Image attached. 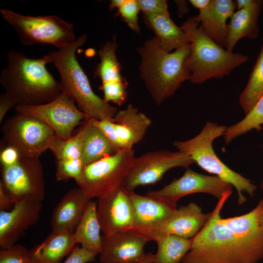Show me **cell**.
<instances>
[{
    "label": "cell",
    "mask_w": 263,
    "mask_h": 263,
    "mask_svg": "<svg viewBox=\"0 0 263 263\" xmlns=\"http://www.w3.org/2000/svg\"><path fill=\"white\" fill-rule=\"evenodd\" d=\"M94 123L103 132L117 150H128L117 135L112 119L101 120L94 119Z\"/></svg>",
    "instance_id": "obj_36"
},
{
    "label": "cell",
    "mask_w": 263,
    "mask_h": 263,
    "mask_svg": "<svg viewBox=\"0 0 263 263\" xmlns=\"http://www.w3.org/2000/svg\"><path fill=\"white\" fill-rule=\"evenodd\" d=\"M135 158L132 149L122 150L87 165L78 188L90 199L108 195L122 186Z\"/></svg>",
    "instance_id": "obj_8"
},
{
    "label": "cell",
    "mask_w": 263,
    "mask_h": 263,
    "mask_svg": "<svg viewBox=\"0 0 263 263\" xmlns=\"http://www.w3.org/2000/svg\"><path fill=\"white\" fill-rule=\"evenodd\" d=\"M127 0H112L109 4V9L113 10L115 8H119L124 4Z\"/></svg>",
    "instance_id": "obj_45"
},
{
    "label": "cell",
    "mask_w": 263,
    "mask_h": 263,
    "mask_svg": "<svg viewBox=\"0 0 263 263\" xmlns=\"http://www.w3.org/2000/svg\"><path fill=\"white\" fill-rule=\"evenodd\" d=\"M21 154L15 148L8 145L0 150V161L1 167L12 166L16 163L20 158Z\"/></svg>",
    "instance_id": "obj_39"
},
{
    "label": "cell",
    "mask_w": 263,
    "mask_h": 263,
    "mask_svg": "<svg viewBox=\"0 0 263 263\" xmlns=\"http://www.w3.org/2000/svg\"><path fill=\"white\" fill-rule=\"evenodd\" d=\"M256 0H237L235 1L237 10L246 8L253 4Z\"/></svg>",
    "instance_id": "obj_44"
},
{
    "label": "cell",
    "mask_w": 263,
    "mask_h": 263,
    "mask_svg": "<svg viewBox=\"0 0 263 263\" xmlns=\"http://www.w3.org/2000/svg\"><path fill=\"white\" fill-rule=\"evenodd\" d=\"M1 177L0 184L16 202H42L45 198V183L39 157L21 154L15 164L1 167Z\"/></svg>",
    "instance_id": "obj_10"
},
{
    "label": "cell",
    "mask_w": 263,
    "mask_h": 263,
    "mask_svg": "<svg viewBox=\"0 0 263 263\" xmlns=\"http://www.w3.org/2000/svg\"><path fill=\"white\" fill-rule=\"evenodd\" d=\"M8 63L0 76V83L9 99L17 106H37L49 102L62 92L46 68L50 63L47 55L31 58L23 52H8Z\"/></svg>",
    "instance_id": "obj_2"
},
{
    "label": "cell",
    "mask_w": 263,
    "mask_h": 263,
    "mask_svg": "<svg viewBox=\"0 0 263 263\" xmlns=\"http://www.w3.org/2000/svg\"><path fill=\"white\" fill-rule=\"evenodd\" d=\"M97 255L95 253L76 245L62 263H88L94 262Z\"/></svg>",
    "instance_id": "obj_38"
},
{
    "label": "cell",
    "mask_w": 263,
    "mask_h": 263,
    "mask_svg": "<svg viewBox=\"0 0 263 263\" xmlns=\"http://www.w3.org/2000/svg\"><path fill=\"white\" fill-rule=\"evenodd\" d=\"M232 192L218 200L181 263H258L263 259V241L241 236L219 222Z\"/></svg>",
    "instance_id": "obj_1"
},
{
    "label": "cell",
    "mask_w": 263,
    "mask_h": 263,
    "mask_svg": "<svg viewBox=\"0 0 263 263\" xmlns=\"http://www.w3.org/2000/svg\"><path fill=\"white\" fill-rule=\"evenodd\" d=\"M0 12L24 45L51 44L60 49L76 39L73 25L57 16L24 15L7 9Z\"/></svg>",
    "instance_id": "obj_7"
},
{
    "label": "cell",
    "mask_w": 263,
    "mask_h": 263,
    "mask_svg": "<svg viewBox=\"0 0 263 263\" xmlns=\"http://www.w3.org/2000/svg\"><path fill=\"white\" fill-rule=\"evenodd\" d=\"M75 99L65 92L53 100L37 106H17V113L34 116L41 120L55 132L56 136L68 139L75 128L88 117L77 108Z\"/></svg>",
    "instance_id": "obj_12"
},
{
    "label": "cell",
    "mask_w": 263,
    "mask_h": 263,
    "mask_svg": "<svg viewBox=\"0 0 263 263\" xmlns=\"http://www.w3.org/2000/svg\"><path fill=\"white\" fill-rule=\"evenodd\" d=\"M128 83L126 80L120 81L103 82L99 87L103 92V99L107 103L113 102L120 106L127 98Z\"/></svg>",
    "instance_id": "obj_33"
},
{
    "label": "cell",
    "mask_w": 263,
    "mask_h": 263,
    "mask_svg": "<svg viewBox=\"0 0 263 263\" xmlns=\"http://www.w3.org/2000/svg\"><path fill=\"white\" fill-rule=\"evenodd\" d=\"M97 203L91 200L85 207L81 219L74 232L77 244L99 254L101 246V227L97 215Z\"/></svg>",
    "instance_id": "obj_25"
},
{
    "label": "cell",
    "mask_w": 263,
    "mask_h": 263,
    "mask_svg": "<svg viewBox=\"0 0 263 263\" xmlns=\"http://www.w3.org/2000/svg\"><path fill=\"white\" fill-rule=\"evenodd\" d=\"M81 159L84 167L107 156L116 153L117 150L103 132L94 123V119H87Z\"/></svg>",
    "instance_id": "obj_26"
},
{
    "label": "cell",
    "mask_w": 263,
    "mask_h": 263,
    "mask_svg": "<svg viewBox=\"0 0 263 263\" xmlns=\"http://www.w3.org/2000/svg\"><path fill=\"white\" fill-rule=\"evenodd\" d=\"M116 132L127 149L142 141L151 124V119L132 104L118 111L112 119Z\"/></svg>",
    "instance_id": "obj_21"
},
{
    "label": "cell",
    "mask_w": 263,
    "mask_h": 263,
    "mask_svg": "<svg viewBox=\"0 0 263 263\" xmlns=\"http://www.w3.org/2000/svg\"><path fill=\"white\" fill-rule=\"evenodd\" d=\"M135 223L130 230L148 240L149 236L177 210V204L130 192Z\"/></svg>",
    "instance_id": "obj_16"
},
{
    "label": "cell",
    "mask_w": 263,
    "mask_h": 263,
    "mask_svg": "<svg viewBox=\"0 0 263 263\" xmlns=\"http://www.w3.org/2000/svg\"><path fill=\"white\" fill-rule=\"evenodd\" d=\"M259 219L260 225L263 227V208L260 214Z\"/></svg>",
    "instance_id": "obj_47"
},
{
    "label": "cell",
    "mask_w": 263,
    "mask_h": 263,
    "mask_svg": "<svg viewBox=\"0 0 263 263\" xmlns=\"http://www.w3.org/2000/svg\"><path fill=\"white\" fill-rule=\"evenodd\" d=\"M86 120L77 133L69 138L57 136L52 141L49 150L56 160L81 158L83 142L86 132Z\"/></svg>",
    "instance_id": "obj_31"
},
{
    "label": "cell",
    "mask_w": 263,
    "mask_h": 263,
    "mask_svg": "<svg viewBox=\"0 0 263 263\" xmlns=\"http://www.w3.org/2000/svg\"><path fill=\"white\" fill-rule=\"evenodd\" d=\"M232 188L217 176L197 173L188 168L179 178L160 189L149 191L146 195L177 204L182 197L196 193H207L219 200Z\"/></svg>",
    "instance_id": "obj_13"
},
{
    "label": "cell",
    "mask_w": 263,
    "mask_h": 263,
    "mask_svg": "<svg viewBox=\"0 0 263 263\" xmlns=\"http://www.w3.org/2000/svg\"><path fill=\"white\" fill-rule=\"evenodd\" d=\"M0 263H32L29 256V250L21 244L1 248Z\"/></svg>",
    "instance_id": "obj_34"
},
{
    "label": "cell",
    "mask_w": 263,
    "mask_h": 263,
    "mask_svg": "<svg viewBox=\"0 0 263 263\" xmlns=\"http://www.w3.org/2000/svg\"><path fill=\"white\" fill-rule=\"evenodd\" d=\"M263 0H256L250 6L236 12L232 15L228 24V33L225 48L232 52L238 41L243 38L255 39L259 34L258 20Z\"/></svg>",
    "instance_id": "obj_23"
},
{
    "label": "cell",
    "mask_w": 263,
    "mask_h": 263,
    "mask_svg": "<svg viewBox=\"0 0 263 263\" xmlns=\"http://www.w3.org/2000/svg\"><path fill=\"white\" fill-rule=\"evenodd\" d=\"M210 213H204L197 204L191 202L177 209L149 236L148 240L155 242L159 238L167 235L192 239L204 227Z\"/></svg>",
    "instance_id": "obj_18"
},
{
    "label": "cell",
    "mask_w": 263,
    "mask_h": 263,
    "mask_svg": "<svg viewBox=\"0 0 263 263\" xmlns=\"http://www.w3.org/2000/svg\"><path fill=\"white\" fill-rule=\"evenodd\" d=\"M189 1L193 7L202 10L208 6L211 0H190Z\"/></svg>",
    "instance_id": "obj_43"
},
{
    "label": "cell",
    "mask_w": 263,
    "mask_h": 263,
    "mask_svg": "<svg viewBox=\"0 0 263 263\" xmlns=\"http://www.w3.org/2000/svg\"><path fill=\"white\" fill-rule=\"evenodd\" d=\"M263 125V94L240 122L226 127L224 134L225 144L230 143L235 138L254 129L260 131Z\"/></svg>",
    "instance_id": "obj_30"
},
{
    "label": "cell",
    "mask_w": 263,
    "mask_h": 263,
    "mask_svg": "<svg viewBox=\"0 0 263 263\" xmlns=\"http://www.w3.org/2000/svg\"><path fill=\"white\" fill-rule=\"evenodd\" d=\"M15 105L9 99L5 93L0 96V123L3 120L7 112Z\"/></svg>",
    "instance_id": "obj_41"
},
{
    "label": "cell",
    "mask_w": 263,
    "mask_h": 263,
    "mask_svg": "<svg viewBox=\"0 0 263 263\" xmlns=\"http://www.w3.org/2000/svg\"><path fill=\"white\" fill-rule=\"evenodd\" d=\"M41 201L17 202L8 211H0V246L5 248L16 244L25 231L39 220Z\"/></svg>",
    "instance_id": "obj_15"
},
{
    "label": "cell",
    "mask_w": 263,
    "mask_h": 263,
    "mask_svg": "<svg viewBox=\"0 0 263 263\" xmlns=\"http://www.w3.org/2000/svg\"><path fill=\"white\" fill-rule=\"evenodd\" d=\"M86 39L87 36L82 35L74 43L47 56L58 72L62 91L75 99L78 109L88 119H111L118 112L117 109L94 93L76 57L77 49L84 44Z\"/></svg>",
    "instance_id": "obj_4"
},
{
    "label": "cell",
    "mask_w": 263,
    "mask_h": 263,
    "mask_svg": "<svg viewBox=\"0 0 263 263\" xmlns=\"http://www.w3.org/2000/svg\"><path fill=\"white\" fill-rule=\"evenodd\" d=\"M146 25L155 34V38L166 51L183 48L190 45L189 39L180 27L171 20L169 16L156 13H144Z\"/></svg>",
    "instance_id": "obj_24"
},
{
    "label": "cell",
    "mask_w": 263,
    "mask_h": 263,
    "mask_svg": "<svg viewBox=\"0 0 263 263\" xmlns=\"http://www.w3.org/2000/svg\"><path fill=\"white\" fill-rule=\"evenodd\" d=\"M138 50L141 56L140 76L157 105L172 96L183 82L189 79L188 59L190 45L168 52L153 37Z\"/></svg>",
    "instance_id": "obj_3"
},
{
    "label": "cell",
    "mask_w": 263,
    "mask_h": 263,
    "mask_svg": "<svg viewBox=\"0 0 263 263\" xmlns=\"http://www.w3.org/2000/svg\"><path fill=\"white\" fill-rule=\"evenodd\" d=\"M1 131L7 145L29 157H39L49 149L56 136L54 130L41 120L19 113L5 121Z\"/></svg>",
    "instance_id": "obj_9"
},
{
    "label": "cell",
    "mask_w": 263,
    "mask_h": 263,
    "mask_svg": "<svg viewBox=\"0 0 263 263\" xmlns=\"http://www.w3.org/2000/svg\"><path fill=\"white\" fill-rule=\"evenodd\" d=\"M17 202L4 190L0 184V211H8L11 209Z\"/></svg>",
    "instance_id": "obj_40"
},
{
    "label": "cell",
    "mask_w": 263,
    "mask_h": 263,
    "mask_svg": "<svg viewBox=\"0 0 263 263\" xmlns=\"http://www.w3.org/2000/svg\"><path fill=\"white\" fill-rule=\"evenodd\" d=\"M154 254L151 252L147 253L146 256L140 261L132 263H153Z\"/></svg>",
    "instance_id": "obj_46"
},
{
    "label": "cell",
    "mask_w": 263,
    "mask_h": 263,
    "mask_svg": "<svg viewBox=\"0 0 263 263\" xmlns=\"http://www.w3.org/2000/svg\"><path fill=\"white\" fill-rule=\"evenodd\" d=\"M180 27L190 42L188 65L189 80L192 83L201 84L211 78H222L248 59L247 56L228 51L208 37L195 16L188 18Z\"/></svg>",
    "instance_id": "obj_5"
},
{
    "label": "cell",
    "mask_w": 263,
    "mask_h": 263,
    "mask_svg": "<svg viewBox=\"0 0 263 263\" xmlns=\"http://www.w3.org/2000/svg\"><path fill=\"white\" fill-rule=\"evenodd\" d=\"M263 94V45L247 84L241 94L239 102L246 114Z\"/></svg>",
    "instance_id": "obj_29"
},
{
    "label": "cell",
    "mask_w": 263,
    "mask_h": 263,
    "mask_svg": "<svg viewBox=\"0 0 263 263\" xmlns=\"http://www.w3.org/2000/svg\"><path fill=\"white\" fill-rule=\"evenodd\" d=\"M56 178L57 181L74 179L76 184L80 180L84 168L81 158L56 160Z\"/></svg>",
    "instance_id": "obj_32"
},
{
    "label": "cell",
    "mask_w": 263,
    "mask_h": 263,
    "mask_svg": "<svg viewBox=\"0 0 263 263\" xmlns=\"http://www.w3.org/2000/svg\"><path fill=\"white\" fill-rule=\"evenodd\" d=\"M226 127L208 121L196 136L186 141H175L173 145L178 151L189 156L202 169L233 186L237 191L238 203L241 205L246 202L244 193L253 196L257 187L250 180L229 168L215 153L212 143L224 135Z\"/></svg>",
    "instance_id": "obj_6"
},
{
    "label": "cell",
    "mask_w": 263,
    "mask_h": 263,
    "mask_svg": "<svg viewBox=\"0 0 263 263\" xmlns=\"http://www.w3.org/2000/svg\"><path fill=\"white\" fill-rule=\"evenodd\" d=\"M260 187H261V188L263 189V180L262 181Z\"/></svg>",
    "instance_id": "obj_48"
},
{
    "label": "cell",
    "mask_w": 263,
    "mask_h": 263,
    "mask_svg": "<svg viewBox=\"0 0 263 263\" xmlns=\"http://www.w3.org/2000/svg\"><path fill=\"white\" fill-rule=\"evenodd\" d=\"M177 7V14L180 17L187 13L189 9L185 0H175Z\"/></svg>",
    "instance_id": "obj_42"
},
{
    "label": "cell",
    "mask_w": 263,
    "mask_h": 263,
    "mask_svg": "<svg viewBox=\"0 0 263 263\" xmlns=\"http://www.w3.org/2000/svg\"><path fill=\"white\" fill-rule=\"evenodd\" d=\"M116 36L107 40L98 51L100 62L94 72L95 77L103 82L126 80L121 74V65L117 60L116 50L118 47Z\"/></svg>",
    "instance_id": "obj_28"
},
{
    "label": "cell",
    "mask_w": 263,
    "mask_h": 263,
    "mask_svg": "<svg viewBox=\"0 0 263 263\" xmlns=\"http://www.w3.org/2000/svg\"><path fill=\"white\" fill-rule=\"evenodd\" d=\"M90 200L79 188L69 190L53 209L50 223L52 231L74 233Z\"/></svg>",
    "instance_id": "obj_20"
},
{
    "label": "cell",
    "mask_w": 263,
    "mask_h": 263,
    "mask_svg": "<svg viewBox=\"0 0 263 263\" xmlns=\"http://www.w3.org/2000/svg\"><path fill=\"white\" fill-rule=\"evenodd\" d=\"M236 8L235 1L211 0L208 6L195 16L205 34L223 48H225L228 33L226 20Z\"/></svg>",
    "instance_id": "obj_19"
},
{
    "label": "cell",
    "mask_w": 263,
    "mask_h": 263,
    "mask_svg": "<svg viewBox=\"0 0 263 263\" xmlns=\"http://www.w3.org/2000/svg\"><path fill=\"white\" fill-rule=\"evenodd\" d=\"M156 253L153 263H180L190 250L192 239H186L175 235L163 236L155 241Z\"/></svg>",
    "instance_id": "obj_27"
},
{
    "label": "cell",
    "mask_w": 263,
    "mask_h": 263,
    "mask_svg": "<svg viewBox=\"0 0 263 263\" xmlns=\"http://www.w3.org/2000/svg\"><path fill=\"white\" fill-rule=\"evenodd\" d=\"M141 10L144 13H156L169 16L167 2L165 0H138Z\"/></svg>",
    "instance_id": "obj_37"
},
{
    "label": "cell",
    "mask_w": 263,
    "mask_h": 263,
    "mask_svg": "<svg viewBox=\"0 0 263 263\" xmlns=\"http://www.w3.org/2000/svg\"><path fill=\"white\" fill-rule=\"evenodd\" d=\"M148 240L131 231L101 236L99 253L101 263H132L146 256L144 247Z\"/></svg>",
    "instance_id": "obj_17"
},
{
    "label": "cell",
    "mask_w": 263,
    "mask_h": 263,
    "mask_svg": "<svg viewBox=\"0 0 263 263\" xmlns=\"http://www.w3.org/2000/svg\"><path fill=\"white\" fill-rule=\"evenodd\" d=\"M118 10V14L123 18L127 25L134 32L139 33L138 13L140 10L138 0H127Z\"/></svg>",
    "instance_id": "obj_35"
},
{
    "label": "cell",
    "mask_w": 263,
    "mask_h": 263,
    "mask_svg": "<svg viewBox=\"0 0 263 263\" xmlns=\"http://www.w3.org/2000/svg\"><path fill=\"white\" fill-rule=\"evenodd\" d=\"M77 244L74 233L52 232L40 244L29 250L32 263H60Z\"/></svg>",
    "instance_id": "obj_22"
},
{
    "label": "cell",
    "mask_w": 263,
    "mask_h": 263,
    "mask_svg": "<svg viewBox=\"0 0 263 263\" xmlns=\"http://www.w3.org/2000/svg\"><path fill=\"white\" fill-rule=\"evenodd\" d=\"M97 215L103 235L130 231L135 216L130 192L122 186L97 200Z\"/></svg>",
    "instance_id": "obj_14"
},
{
    "label": "cell",
    "mask_w": 263,
    "mask_h": 263,
    "mask_svg": "<svg viewBox=\"0 0 263 263\" xmlns=\"http://www.w3.org/2000/svg\"><path fill=\"white\" fill-rule=\"evenodd\" d=\"M194 163L187 154L178 150L149 151L134 159L122 186L129 192L134 191L139 186L156 183L172 168H188Z\"/></svg>",
    "instance_id": "obj_11"
}]
</instances>
